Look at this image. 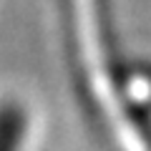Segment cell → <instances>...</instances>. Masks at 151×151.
Here are the masks:
<instances>
[{
  "label": "cell",
  "mask_w": 151,
  "mask_h": 151,
  "mask_svg": "<svg viewBox=\"0 0 151 151\" xmlns=\"http://www.w3.org/2000/svg\"><path fill=\"white\" fill-rule=\"evenodd\" d=\"M28 134V113L18 101L0 103V151H20Z\"/></svg>",
  "instance_id": "1"
}]
</instances>
